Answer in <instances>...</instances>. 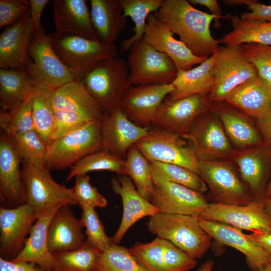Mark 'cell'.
Returning <instances> with one entry per match:
<instances>
[{"label":"cell","instance_id":"obj_1","mask_svg":"<svg viewBox=\"0 0 271 271\" xmlns=\"http://www.w3.org/2000/svg\"><path fill=\"white\" fill-rule=\"evenodd\" d=\"M156 17L177 34L198 57L207 59L219 48L210 31L214 20L215 27H220L219 19L212 14L201 11L186 0H163Z\"/></svg>","mask_w":271,"mask_h":271},{"label":"cell","instance_id":"obj_2","mask_svg":"<svg viewBox=\"0 0 271 271\" xmlns=\"http://www.w3.org/2000/svg\"><path fill=\"white\" fill-rule=\"evenodd\" d=\"M149 230L169 241L194 259L201 258L211 245V237L196 217L159 212L150 216Z\"/></svg>","mask_w":271,"mask_h":271},{"label":"cell","instance_id":"obj_3","mask_svg":"<svg viewBox=\"0 0 271 271\" xmlns=\"http://www.w3.org/2000/svg\"><path fill=\"white\" fill-rule=\"evenodd\" d=\"M50 36L54 51L75 80H81L98 64L118 54L115 44L57 32Z\"/></svg>","mask_w":271,"mask_h":271},{"label":"cell","instance_id":"obj_4","mask_svg":"<svg viewBox=\"0 0 271 271\" xmlns=\"http://www.w3.org/2000/svg\"><path fill=\"white\" fill-rule=\"evenodd\" d=\"M80 80L106 113L119 107L132 86L127 63L118 56L101 62Z\"/></svg>","mask_w":271,"mask_h":271},{"label":"cell","instance_id":"obj_5","mask_svg":"<svg viewBox=\"0 0 271 271\" xmlns=\"http://www.w3.org/2000/svg\"><path fill=\"white\" fill-rule=\"evenodd\" d=\"M28 55L26 70L34 83L55 90L75 80L54 51L50 34L42 25L35 30Z\"/></svg>","mask_w":271,"mask_h":271},{"label":"cell","instance_id":"obj_6","mask_svg":"<svg viewBox=\"0 0 271 271\" xmlns=\"http://www.w3.org/2000/svg\"><path fill=\"white\" fill-rule=\"evenodd\" d=\"M101 120H93L83 127L47 145L45 166L49 170L71 167L86 156L102 149Z\"/></svg>","mask_w":271,"mask_h":271},{"label":"cell","instance_id":"obj_7","mask_svg":"<svg viewBox=\"0 0 271 271\" xmlns=\"http://www.w3.org/2000/svg\"><path fill=\"white\" fill-rule=\"evenodd\" d=\"M50 170L38 168L23 161L22 179L26 203L34 211L37 219L46 210L58 205H78L71 188L56 182Z\"/></svg>","mask_w":271,"mask_h":271},{"label":"cell","instance_id":"obj_8","mask_svg":"<svg viewBox=\"0 0 271 271\" xmlns=\"http://www.w3.org/2000/svg\"><path fill=\"white\" fill-rule=\"evenodd\" d=\"M135 145L149 162L175 164L200 174L199 159L180 134L154 126Z\"/></svg>","mask_w":271,"mask_h":271},{"label":"cell","instance_id":"obj_9","mask_svg":"<svg viewBox=\"0 0 271 271\" xmlns=\"http://www.w3.org/2000/svg\"><path fill=\"white\" fill-rule=\"evenodd\" d=\"M132 86L171 84L178 70L172 60L144 39L132 44L126 62Z\"/></svg>","mask_w":271,"mask_h":271},{"label":"cell","instance_id":"obj_10","mask_svg":"<svg viewBox=\"0 0 271 271\" xmlns=\"http://www.w3.org/2000/svg\"><path fill=\"white\" fill-rule=\"evenodd\" d=\"M214 82L208 95L211 103L224 101L235 87L257 75L242 45L219 47L213 66Z\"/></svg>","mask_w":271,"mask_h":271},{"label":"cell","instance_id":"obj_11","mask_svg":"<svg viewBox=\"0 0 271 271\" xmlns=\"http://www.w3.org/2000/svg\"><path fill=\"white\" fill-rule=\"evenodd\" d=\"M191 145L199 160H230L233 149L218 116L210 109L199 116L189 131L181 135Z\"/></svg>","mask_w":271,"mask_h":271},{"label":"cell","instance_id":"obj_12","mask_svg":"<svg viewBox=\"0 0 271 271\" xmlns=\"http://www.w3.org/2000/svg\"><path fill=\"white\" fill-rule=\"evenodd\" d=\"M200 176L209 187L216 203L245 205L253 198L228 160H199Z\"/></svg>","mask_w":271,"mask_h":271},{"label":"cell","instance_id":"obj_13","mask_svg":"<svg viewBox=\"0 0 271 271\" xmlns=\"http://www.w3.org/2000/svg\"><path fill=\"white\" fill-rule=\"evenodd\" d=\"M151 170L154 190L150 201L154 205L164 213L201 216L209 204L203 193L167 181L152 167Z\"/></svg>","mask_w":271,"mask_h":271},{"label":"cell","instance_id":"obj_14","mask_svg":"<svg viewBox=\"0 0 271 271\" xmlns=\"http://www.w3.org/2000/svg\"><path fill=\"white\" fill-rule=\"evenodd\" d=\"M167 96L159 106L152 124L180 135L187 133L196 119L210 110L211 104L208 95L194 94L177 99Z\"/></svg>","mask_w":271,"mask_h":271},{"label":"cell","instance_id":"obj_15","mask_svg":"<svg viewBox=\"0 0 271 271\" xmlns=\"http://www.w3.org/2000/svg\"><path fill=\"white\" fill-rule=\"evenodd\" d=\"M199 218L252 232L271 229V214L264 207L261 200L254 199L245 205L209 203Z\"/></svg>","mask_w":271,"mask_h":271},{"label":"cell","instance_id":"obj_16","mask_svg":"<svg viewBox=\"0 0 271 271\" xmlns=\"http://www.w3.org/2000/svg\"><path fill=\"white\" fill-rule=\"evenodd\" d=\"M36 220L33 210L27 204L13 208L1 205L0 257L11 260L19 254Z\"/></svg>","mask_w":271,"mask_h":271},{"label":"cell","instance_id":"obj_17","mask_svg":"<svg viewBox=\"0 0 271 271\" xmlns=\"http://www.w3.org/2000/svg\"><path fill=\"white\" fill-rule=\"evenodd\" d=\"M174 89L172 83L132 86L123 96L119 107L134 124L150 127L161 104Z\"/></svg>","mask_w":271,"mask_h":271},{"label":"cell","instance_id":"obj_18","mask_svg":"<svg viewBox=\"0 0 271 271\" xmlns=\"http://www.w3.org/2000/svg\"><path fill=\"white\" fill-rule=\"evenodd\" d=\"M150 128L134 124L119 107L106 113L101 120V150L125 160L130 147L145 137Z\"/></svg>","mask_w":271,"mask_h":271},{"label":"cell","instance_id":"obj_19","mask_svg":"<svg viewBox=\"0 0 271 271\" xmlns=\"http://www.w3.org/2000/svg\"><path fill=\"white\" fill-rule=\"evenodd\" d=\"M230 160L237 166L253 199L261 200L271 174V146L263 141L259 145L235 150Z\"/></svg>","mask_w":271,"mask_h":271},{"label":"cell","instance_id":"obj_20","mask_svg":"<svg viewBox=\"0 0 271 271\" xmlns=\"http://www.w3.org/2000/svg\"><path fill=\"white\" fill-rule=\"evenodd\" d=\"M21 160L10 138L3 132L0 137V199L6 208L26 203Z\"/></svg>","mask_w":271,"mask_h":271},{"label":"cell","instance_id":"obj_21","mask_svg":"<svg viewBox=\"0 0 271 271\" xmlns=\"http://www.w3.org/2000/svg\"><path fill=\"white\" fill-rule=\"evenodd\" d=\"M174 35L154 13L149 16L143 39L157 51L167 55L178 71L189 70L206 59L194 55L183 42L176 39Z\"/></svg>","mask_w":271,"mask_h":271},{"label":"cell","instance_id":"obj_22","mask_svg":"<svg viewBox=\"0 0 271 271\" xmlns=\"http://www.w3.org/2000/svg\"><path fill=\"white\" fill-rule=\"evenodd\" d=\"M35 30L30 11L0 35L1 69L25 71Z\"/></svg>","mask_w":271,"mask_h":271},{"label":"cell","instance_id":"obj_23","mask_svg":"<svg viewBox=\"0 0 271 271\" xmlns=\"http://www.w3.org/2000/svg\"><path fill=\"white\" fill-rule=\"evenodd\" d=\"M111 186L113 191L120 196L123 206L120 225L111 237L114 243L118 244L127 231L137 221L146 216H152L161 211L141 195L126 175L113 178Z\"/></svg>","mask_w":271,"mask_h":271},{"label":"cell","instance_id":"obj_24","mask_svg":"<svg viewBox=\"0 0 271 271\" xmlns=\"http://www.w3.org/2000/svg\"><path fill=\"white\" fill-rule=\"evenodd\" d=\"M198 218L200 226L211 238L243 253L252 271L271 261L266 252L241 229L227 224Z\"/></svg>","mask_w":271,"mask_h":271},{"label":"cell","instance_id":"obj_25","mask_svg":"<svg viewBox=\"0 0 271 271\" xmlns=\"http://www.w3.org/2000/svg\"><path fill=\"white\" fill-rule=\"evenodd\" d=\"M84 227L75 216L71 205L60 206L53 215L48 230V247L50 252H64L81 247L86 241Z\"/></svg>","mask_w":271,"mask_h":271},{"label":"cell","instance_id":"obj_26","mask_svg":"<svg viewBox=\"0 0 271 271\" xmlns=\"http://www.w3.org/2000/svg\"><path fill=\"white\" fill-rule=\"evenodd\" d=\"M52 6L57 33L100 41L86 0H54Z\"/></svg>","mask_w":271,"mask_h":271},{"label":"cell","instance_id":"obj_27","mask_svg":"<svg viewBox=\"0 0 271 271\" xmlns=\"http://www.w3.org/2000/svg\"><path fill=\"white\" fill-rule=\"evenodd\" d=\"M224 101L257 120L271 108V88L257 75L235 87Z\"/></svg>","mask_w":271,"mask_h":271},{"label":"cell","instance_id":"obj_28","mask_svg":"<svg viewBox=\"0 0 271 271\" xmlns=\"http://www.w3.org/2000/svg\"><path fill=\"white\" fill-rule=\"evenodd\" d=\"M210 109L218 116L228 138L240 149L263 143L262 137L251 117L225 101L211 103Z\"/></svg>","mask_w":271,"mask_h":271},{"label":"cell","instance_id":"obj_29","mask_svg":"<svg viewBox=\"0 0 271 271\" xmlns=\"http://www.w3.org/2000/svg\"><path fill=\"white\" fill-rule=\"evenodd\" d=\"M61 206L50 208L38 216L31 227L23 249L11 260L34 262L46 271L55 270V259L48 247V230L53 215Z\"/></svg>","mask_w":271,"mask_h":271},{"label":"cell","instance_id":"obj_30","mask_svg":"<svg viewBox=\"0 0 271 271\" xmlns=\"http://www.w3.org/2000/svg\"><path fill=\"white\" fill-rule=\"evenodd\" d=\"M53 100L55 110L74 112L91 120H101L106 113L80 80L54 90Z\"/></svg>","mask_w":271,"mask_h":271},{"label":"cell","instance_id":"obj_31","mask_svg":"<svg viewBox=\"0 0 271 271\" xmlns=\"http://www.w3.org/2000/svg\"><path fill=\"white\" fill-rule=\"evenodd\" d=\"M90 16L99 40L115 44L127 27L120 0H90Z\"/></svg>","mask_w":271,"mask_h":271},{"label":"cell","instance_id":"obj_32","mask_svg":"<svg viewBox=\"0 0 271 271\" xmlns=\"http://www.w3.org/2000/svg\"><path fill=\"white\" fill-rule=\"evenodd\" d=\"M216 52L198 66L188 70L178 71L172 82L175 89L167 97L177 99L194 94L208 95L214 85Z\"/></svg>","mask_w":271,"mask_h":271},{"label":"cell","instance_id":"obj_33","mask_svg":"<svg viewBox=\"0 0 271 271\" xmlns=\"http://www.w3.org/2000/svg\"><path fill=\"white\" fill-rule=\"evenodd\" d=\"M232 30L224 35L219 43L225 46L255 43L271 45V21L259 22L242 19L238 15H228Z\"/></svg>","mask_w":271,"mask_h":271},{"label":"cell","instance_id":"obj_34","mask_svg":"<svg viewBox=\"0 0 271 271\" xmlns=\"http://www.w3.org/2000/svg\"><path fill=\"white\" fill-rule=\"evenodd\" d=\"M54 91L50 87L34 83L32 89L34 129L47 145L51 141L54 123Z\"/></svg>","mask_w":271,"mask_h":271},{"label":"cell","instance_id":"obj_35","mask_svg":"<svg viewBox=\"0 0 271 271\" xmlns=\"http://www.w3.org/2000/svg\"><path fill=\"white\" fill-rule=\"evenodd\" d=\"M34 82L26 71L0 69V105L7 111L24 101L30 94Z\"/></svg>","mask_w":271,"mask_h":271},{"label":"cell","instance_id":"obj_36","mask_svg":"<svg viewBox=\"0 0 271 271\" xmlns=\"http://www.w3.org/2000/svg\"><path fill=\"white\" fill-rule=\"evenodd\" d=\"M163 0H120L123 16L131 18L133 35L121 43V50L129 51L133 44L143 39L149 16L157 12Z\"/></svg>","mask_w":271,"mask_h":271},{"label":"cell","instance_id":"obj_37","mask_svg":"<svg viewBox=\"0 0 271 271\" xmlns=\"http://www.w3.org/2000/svg\"><path fill=\"white\" fill-rule=\"evenodd\" d=\"M124 172L132 180L141 195L150 201L154 190L150 163L135 145L127 152Z\"/></svg>","mask_w":271,"mask_h":271},{"label":"cell","instance_id":"obj_38","mask_svg":"<svg viewBox=\"0 0 271 271\" xmlns=\"http://www.w3.org/2000/svg\"><path fill=\"white\" fill-rule=\"evenodd\" d=\"M102 251L86 240L81 247L68 251L55 252L56 271H95L97 260Z\"/></svg>","mask_w":271,"mask_h":271},{"label":"cell","instance_id":"obj_39","mask_svg":"<svg viewBox=\"0 0 271 271\" xmlns=\"http://www.w3.org/2000/svg\"><path fill=\"white\" fill-rule=\"evenodd\" d=\"M124 166V160L101 150L86 156L73 165L65 182L92 171H108L116 173L117 175H125Z\"/></svg>","mask_w":271,"mask_h":271},{"label":"cell","instance_id":"obj_40","mask_svg":"<svg viewBox=\"0 0 271 271\" xmlns=\"http://www.w3.org/2000/svg\"><path fill=\"white\" fill-rule=\"evenodd\" d=\"M0 126L3 132L10 137L35 129L32 116V90L24 101L7 111L1 112Z\"/></svg>","mask_w":271,"mask_h":271},{"label":"cell","instance_id":"obj_41","mask_svg":"<svg viewBox=\"0 0 271 271\" xmlns=\"http://www.w3.org/2000/svg\"><path fill=\"white\" fill-rule=\"evenodd\" d=\"M95 271H148L129 251L128 248L113 243L102 251Z\"/></svg>","mask_w":271,"mask_h":271},{"label":"cell","instance_id":"obj_42","mask_svg":"<svg viewBox=\"0 0 271 271\" xmlns=\"http://www.w3.org/2000/svg\"><path fill=\"white\" fill-rule=\"evenodd\" d=\"M10 138L21 159L38 168L46 167L47 145L35 129Z\"/></svg>","mask_w":271,"mask_h":271},{"label":"cell","instance_id":"obj_43","mask_svg":"<svg viewBox=\"0 0 271 271\" xmlns=\"http://www.w3.org/2000/svg\"><path fill=\"white\" fill-rule=\"evenodd\" d=\"M151 167L168 181L180 184L203 193L208 187L197 174L182 166L158 162H150Z\"/></svg>","mask_w":271,"mask_h":271},{"label":"cell","instance_id":"obj_44","mask_svg":"<svg viewBox=\"0 0 271 271\" xmlns=\"http://www.w3.org/2000/svg\"><path fill=\"white\" fill-rule=\"evenodd\" d=\"M164 244V239L157 237L149 243L138 242L128 250L148 271H168Z\"/></svg>","mask_w":271,"mask_h":271},{"label":"cell","instance_id":"obj_45","mask_svg":"<svg viewBox=\"0 0 271 271\" xmlns=\"http://www.w3.org/2000/svg\"><path fill=\"white\" fill-rule=\"evenodd\" d=\"M82 209L80 220L85 228L86 241L101 251H104L113 243L112 238L105 233L94 208L84 207Z\"/></svg>","mask_w":271,"mask_h":271},{"label":"cell","instance_id":"obj_46","mask_svg":"<svg viewBox=\"0 0 271 271\" xmlns=\"http://www.w3.org/2000/svg\"><path fill=\"white\" fill-rule=\"evenodd\" d=\"M242 47L258 76L271 88V45L247 43L242 45Z\"/></svg>","mask_w":271,"mask_h":271},{"label":"cell","instance_id":"obj_47","mask_svg":"<svg viewBox=\"0 0 271 271\" xmlns=\"http://www.w3.org/2000/svg\"><path fill=\"white\" fill-rule=\"evenodd\" d=\"M75 178V183L71 189L81 208L84 207L104 208L107 206V200L95 187L91 185L90 178L87 174L77 176Z\"/></svg>","mask_w":271,"mask_h":271},{"label":"cell","instance_id":"obj_48","mask_svg":"<svg viewBox=\"0 0 271 271\" xmlns=\"http://www.w3.org/2000/svg\"><path fill=\"white\" fill-rule=\"evenodd\" d=\"M91 121L93 120L74 112L55 110L51 141L76 131Z\"/></svg>","mask_w":271,"mask_h":271},{"label":"cell","instance_id":"obj_49","mask_svg":"<svg viewBox=\"0 0 271 271\" xmlns=\"http://www.w3.org/2000/svg\"><path fill=\"white\" fill-rule=\"evenodd\" d=\"M165 261L168 271H190L197 261L178 248L171 242L165 239Z\"/></svg>","mask_w":271,"mask_h":271},{"label":"cell","instance_id":"obj_50","mask_svg":"<svg viewBox=\"0 0 271 271\" xmlns=\"http://www.w3.org/2000/svg\"><path fill=\"white\" fill-rule=\"evenodd\" d=\"M30 11L27 0L0 1V28L14 25Z\"/></svg>","mask_w":271,"mask_h":271},{"label":"cell","instance_id":"obj_51","mask_svg":"<svg viewBox=\"0 0 271 271\" xmlns=\"http://www.w3.org/2000/svg\"><path fill=\"white\" fill-rule=\"evenodd\" d=\"M246 6L250 12L241 14L240 17L242 19L259 22L271 21V5H265L257 1L248 0Z\"/></svg>","mask_w":271,"mask_h":271},{"label":"cell","instance_id":"obj_52","mask_svg":"<svg viewBox=\"0 0 271 271\" xmlns=\"http://www.w3.org/2000/svg\"><path fill=\"white\" fill-rule=\"evenodd\" d=\"M0 271H46L34 262L14 261L0 257Z\"/></svg>","mask_w":271,"mask_h":271},{"label":"cell","instance_id":"obj_53","mask_svg":"<svg viewBox=\"0 0 271 271\" xmlns=\"http://www.w3.org/2000/svg\"><path fill=\"white\" fill-rule=\"evenodd\" d=\"M247 235L263 249L271 259V229L256 230Z\"/></svg>","mask_w":271,"mask_h":271},{"label":"cell","instance_id":"obj_54","mask_svg":"<svg viewBox=\"0 0 271 271\" xmlns=\"http://www.w3.org/2000/svg\"><path fill=\"white\" fill-rule=\"evenodd\" d=\"M30 13L34 29L42 25L41 18L48 0H30Z\"/></svg>","mask_w":271,"mask_h":271},{"label":"cell","instance_id":"obj_55","mask_svg":"<svg viewBox=\"0 0 271 271\" xmlns=\"http://www.w3.org/2000/svg\"><path fill=\"white\" fill-rule=\"evenodd\" d=\"M256 121L263 141L271 146V108L263 117Z\"/></svg>","mask_w":271,"mask_h":271},{"label":"cell","instance_id":"obj_56","mask_svg":"<svg viewBox=\"0 0 271 271\" xmlns=\"http://www.w3.org/2000/svg\"><path fill=\"white\" fill-rule=\"evenodd\" d=\"M188 1L192 5L205 7L209 9L212 14L217 16L219 19L227 18V17L221 15V9L216 0H189Z\"/></svg>","mask_w":271,"mask_h":271},{"label":"cell","instance_id":"obj_57","mask_svg":"<svg viewBox=\"0 0 271 271\" xmlns=\"http://www.w3.org/2000/svg\"><path fill=\"white\" fill-rule=\"evenodd\" d=\"M213 265V260H207L201 265L198 271H212Z\"/></svg>","mask_w":271,"mask_h":271},{"label":"cell","instance_id":"obj_58","mask_svg":"<svg viewBox=\"0 0 271 271\" xmlns=\"http://www.w3.org/2000/svg\"><path fill=\"white\" fill-rule=\"evenodd\" d=\"M261 201L265 209L271 214V198H263Z\"/></svg>","mask_w":271,"mask_h":271},{"label":"cell","instance_id":"obj_59","mask_svg":"<svg viewBox=\"0 0 271 271\" xmlns=\"http://www.w3.org/2000/svg\"><path fill=\"white\" fill-rule=\"evenodd\" d=\"M263 198H271V180L268 182L265 189Z\"/></svg>","mask_w":271,"mask_h":271},{"label":"cell","instance_id":"obj_60","mask_svg":"<svg viewBox=\"0 0 271 271\" xmlns=\"http://www.w3.org/2000/svg\"><path fill=\"white\" fill-rule=\"evenodd\" d=\"M255 271H271V261L265 263Z\"/></svg>","mask_w":271,"mask_h":271},{"label":"cell","instance_id":"obj_61","mask_svg":"<svg viewBox=\"0 0 271 271\" xmlns=\"http://www.w3.org/2000/svg\"><path fill=\"white\" fill-rule=\"evenodd\" d=\"M53 271H56V270H53Z\"/></svg>","mask_w":271,"mask_h":271}]
</instances>
